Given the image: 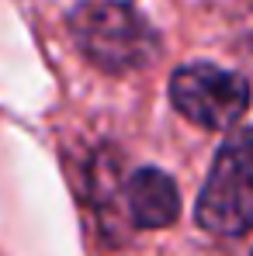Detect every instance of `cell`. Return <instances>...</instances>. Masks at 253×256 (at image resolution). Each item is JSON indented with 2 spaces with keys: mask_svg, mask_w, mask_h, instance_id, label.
Returning a JSON list of instances; mask_svg holds the SVG:
<instances>
[{
  "mask_svg": "<svg viewBox=\"0 0 253 256\" xmlns=\"http://www.w3.org/2000/svg\"><path fill=\"white\" fill-rule=\"evenodd\" d=\"M70 32L84 59H90L97 70L115 73V76L146 70L149 62H156L163 48L156 28L132 4H122V0L80 4L70 14Z\"/></svg>",
  "mask_w": 253,
  "mask_h": 256,
  "instance_id": "obj_1",
  "label": "cell"
},
{
  "mask_svg": "<svg viewBox=\"0 0 253 256\" xmlns=\"http://www.w3.org/2000/svg\"><path fill=\"white\" fill-rule=\"evenodd\" d=\"M170 104L191 125L225 132L239 125L253 104V86L243 73L215 62H187L170 76Z\"/></svg>",
  "mask_w": 253,
  "mask_h": 256,
  "instance_id": "obj_3",
  "label": "cell"
},
{
  "mask_svg": "<svg viewBox=\"0 0 253 256\" xmlns=\"http://www.w3.org/2000/svg\"><path fill=\"white\" fill-rule=\"evenodd\" d=\"M125 204L135 228H167L180 214V190L170 173L156 166H142L128 176Z\"/></svg>",
  "mask_w": 253,
  "mask_h": 256,
  "instance_id": "obj_4",
  "label": "cell"
},
{
  "mask_svg": "<svg viewBox=\"0 0 253 256\" xmlns=\"http://www.w3.org/2000/svg\"><path fill=\"white\" fill-rule=\"evenodd\" d=\"M194 218L205 232L229 239L253 228V128H236L215 152Z\"/></svg>",
  "mask_w": 253,
  "mask_h": 256,
  "instance_id": "obj_2",
  "label": "cell"
}]
</instances>
